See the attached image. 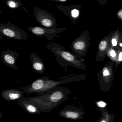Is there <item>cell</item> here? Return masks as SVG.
<instances>
[{
    "label": "cell",
    "instance_id": "obj_20",
    "mask_svg": "<svg viewBox=\"0 0 122 122\" xmlns=\"http://www.w3.org/2000/svg\"><path fill=\"white\" fill-rule=\"evenodd\" d=\"M117 18L118 20L122 23V9L121 8L117 13Z\"/></svg>",
    "mask_w": 122,
    "mask_h": 122
},
{
    "label": "cell",
    "instance_id": "obj_22",
    "mask_svg": "<svg viewBox=\"0 0 122 122\" xmlns=\"http://www.w3.org/2000/svg\"><path fill=\"white\" fill-rule=\"evenodd\" d=\"M3 114L4 113H3L1 112H0V118H1L3 116Z\"/></svg>",
    "mask_w": 122,
    "mask_h": 122
},
{
    "label": "cell",
    "instance_id": "obj_3",
    "mask_svg": "<svg viewBox=\"0 0 122 122\" xmlns=\"http://www.w3.org/2000/svg\"><path fill=\"white\" fill-rule=\"evenodd\" d=\"M115 64L108 61L97 73L98 84L102 91L107 92L111 88L115 76Z\"/></svg>",
    "mask_w": 122,
    "mask_h": 122
},
{
    "label": "cell",
    "instance_id": "obj_7",
    "mask_svg": "<svg viewBox=\"0 0 122 122\" xmlns=\"http://www.w3.org/2000/svg\"><path fill=\"white\" fill-rule=\"evenodd\" d=\"M66 28H56L55 29L46 28L39 26L28 27L27 30L33 35L38 37H43L50 41H52L55 37H58V34L62 33Z\"/></svg>",
    "mask_w": 122,
    "mask_h": 122
},
{
    "label": "cell",
    "instance_id": "obj_11",
    "mask_svg": "<svg viewBox=\"0 0 122 122\" xmlns=\"http://www.w3.org/2000/svg\"><path fill=\"white\" fill-rule=\"evenodd\" d=\"M56 7L67 15L73 24H75L77 23L79 18L80 10L81 9V6L80 5L70 6L58 5Z\"/></svg>",
    "mask_w": 122,
    "mask_h": 122
},
{
    "label": "cell",
    "instance_id": "obj_15",
    "mask_svg": "<svg viewBox=\"0 0 122 122\" xmlns=\"http://www.w3.org/2000/svg\"><path fill=\"white\" fill-rule=\"evenodd\" d=\"M122 43V32L117 28L113 32L110 40V47L116 48L120 47L119 44Z\"/></svg>",
    "mask_w": 122,
    "mask_h": 122
},
{
    "label": "cell",
    "instance_id": "obj_21",
    "mask_svg": "<svg viewBox=\"0 0 122 122\" xmlns=\"http://www.w3.org/2000/svg\"><path fill=\"white\" fill-rule=\"evenodd\" d=\"M50 1H55V2H67V0H49Z\"/></svg>",
    "mask_w": 122,
    "mask_h": 122
},
{
    "label": "cell",
    "instance_id": "obj_24",
    "mask_svg": "<svg viewBox=\"0 0 122 122\" xmlns=\"http://www.w3.org/2000/svg\"><path fill=\"white\" fill-rule=\"evenodd\" d=\"M1 13H2V12L0 10V15H1Z\"/></svg>",
    "mask_w": 122,
    "mask_h": 122
},
{
    "label": "cell",
    "instance_id": "obj_1",
    "mask_svg": "<svg viewBox=\"0 0 122 122\" xmlns=\"http://www.w3.org/2000/svg\"><path fill=\"white\" fill-rule=\"evenodd\" d=\"M72 92L67 87L57 86L45 92L39 93L37 96L26 98L41 112H50L67 100Z\"/></svg>",
    "mask_w": 122,
    "mask_h": 122
},
{
    "label": "cell",
    "instance_id": "obj_23",
    "mask_svg": "<svg viewBox=\"0 0 122 122\" xmlns=\"http://www.w3.org/2000/svg\"><path fill=\"white\" fill-rule=\"evenodd\" d=\"M3 38V36L0 33V40H2Z\"/></svg>",
    "mask_w": 122,
    "mask_h": 122
},
{
    "label": "cell",
    "instance_id": "obj_17",
    "mask_svg": "<svg viewBox=\"0 0 122 122\" xmlns=\"http://www.w3.org/2000/svg\"><path fill=\"white\" fill-rule=\"evenodd\" d=\"M117 49V48H115L112 47H110L107 52V57H108L110 58L111 61L114 63L115 64V67L116 68H117L118 66L120 65L118 60V52Z\"/></svg>",
    "mask_w": 122,
    "mask_h": 122
},
{
    "label": "cell",
    "instance_id": "obj_8",
    "mask_svg": "<svg viewBox=\"0 0 122 122\" xmlns=\"http://www.w3.org/2000/svg\"><path fill=\"white\" fill-rule=\"evenodd\" d=\"M59 114L60 117L63 118L78 120L83 118L85 112L81 108L67 105L59 112Z\"/></svg>",
    "mask_w": 122,
    "mask_h": 122
},
{
    "label": "cell",
    "instance_id": "obj_9",
    "mask_svg": "<svg viewBox=\"0 0 122 122\" xmlns=\"http://www.w3.org/2000/svg\"><path fill=\"white\" fill-rule=\"evenodd\" d=\"M113 31H111L108 35L105 36L101 40L98 45L95 61L103 62L107 57V52L110 48V40Z\"/></svg>",
    "mask_w": 122,
    "mask_h": 122
},
{
    "label": "cell",
    "instance_id": "obj_13",
    "mask_svg": "<svg viewBox=\"0 0 122 122\" xmlns=\"http://www.w3.org/2000/svg\"><path fill=\"white\" fill-rule=\"evenodd\" d=\"M30 61L32 69L35 72L43 74L45 72V64L42 60L36 53H32L30 55Z\"/></svg>",
    "mask_w": 122,
    "mask_h": 122
},
{
    "label": "cell",
    "instance_id": "obj_14",
    "mask_svg": "<svg viewBox=\"0 0 122 122\" xmlns=\"http://www.w3.org/2000/svg\"><path fill=\"white\" fill-rule=\"evenodd\" d=\"M24 93L22 91L13 88L3 90L1 93V95L3 99L6 100L13 101L23 97Z\"/></svg>",
    "mask_w": 122,
    "mask_h": 122
},
{
    "label": "cell",
    "instance_id": "obj_2",
    "mask_svg": "<svg viewBox=\"0 0 122 122\" xmlns=\"http://www.w3.org/2000/svg\"><path fill=\"white\" fill-rule=\"evenodd\" d=\"M46 47L53 53L56 61L62 67L71 66L84 71H86L85 59L78 57L72 53L66 50L63 46L52 42L48 43Z\"/></svg>",
    "mask_w": 122,
    "mask_h": 122
},
{
    "label": "cell",
    "instance_id": "obj_5",
    "mask_svg": "<svg viewBox=\"0 0 122 122\" xmlns=\"http://www.w3.org/2000/svg\"><path fill=\"white\" fill-rule=\"evenodd\" d=\"M0 33L10 40H26L28 38L26 32L10 22L0 23Z\"/></svg>",
    "mask_w": 122,
    "mask_h": 122
},
{
    "label": "cell",
    "instance_id": "obj_18",
    "mask_svg": "<svg viewBox=\"0 0 122 122\" xmlns=\"http://www.w3.org/2000/svg\"><path fill=\"white\" fill-rule=\"evenodd\" d=\"M6 3L10 8L13 10L17 9L20 7H22L25 8L22 5L21 2L19 0H9L6 1Z\"/></svg>",
    "mask_w": 122,
    "mask_h": 122
},
{
    "label": "cell",
    "instance_id": "obj_6",
    "mask_svg": "<svg viewBox=\"0 0 122 122\" xmlns=\"http://www.w3.org/2000/svg\"><path fill=\"white\" fill-rule=\"evenodd\" d=\"M33 15L37 22L43 27L55 29L58 26L55 18L48 11L35 7Z\"/></svg>",
    "mask_w": 122,
    "mask_h": 122
},
{
    "label": "cell",
    "instance_id": "obj_16",
    "mask_svg": "<svg viewBox=\"0 0 122 122\" xmlns=\"http://www.w3.org/2000/svg\"><path fill=\"white\" fill-rule=\"evenodd\" d=\"M102 116L97 120L96 122H113L115 115L113 113H109L107 108L100 110Z\"/></svg>",
    "mask_w": 122,
    "mask_h": 122
},
{
    "label": "cell",
    "instance_id": "obj_10",
    "mask_svg": "<svg viewBox=\"0 0 122 122\" xmlns=\"http://www.w3.org/2000/svg\"><path fill=\"white\" fill-rule=\"evenodd\" d=\"M19 56L20 53L17 51H14L9 49L3 51L0 53V56L3 63L14 70H17L18 68L16 63Z\"/></svg>",
    "mask_w": 122,
    "mask_h": 122
},
{
    "label": "cell",
    "instance_id": "obj_12",
    "mask_svg": "<svg viewBox=\"0 0 122 122\" xmlns=\"http://www.w3.org/2000/svg\"><path fill=\"white\" fill-rule=\"evenodd\" d=\"M17 104L20 106L27 113L31 115H40L41 111L38 108L30 102L26 98L23 97L17 100Z\"/></svg>",
    "mask_w": 122,
    "mask_h": 122
},
{
    "label": "cell",
    "instance_id": "obj_25",
    "mask_svg": "<svg viewBox=\"0 0 122 122\" xmlns=\"http://www.w3.org/2000/svg\"></svg>",
    "mask_w": 122,
    "mask_h": 122
},
{
    "label": "cell",
    "instance_id": "obj_4",
    "mask_svg": "<svg viewBox=\"0 0 122 122\" xmlns=\"http://www.w3.org/2000/svg\"><path fill=\"white\" fill-rule=\"evenodd\" d=\"M90 40L89 30H85L73 41L71 46L72 53L80 58L85 57L88 51Z\"/></svg>",
    "mask_w": 122,
    "mask_h": 122
},
{
    "label": "cell",
    "instance_id": "obj_19",
    "mask_svg": "<svg viewBox=\"0 0 122 122\" xmlns=\"http://www.w3.org/2000/svg\"><path fill=\"white\" fill-rule=\"evenodd\" d=\"M95 103L99 110L107 107V106L108 105L107 103L103 101H98L96 102Z\"/></svg>",
    "mask_w": 122,
    "mask_h": 122
}]
</instances>
